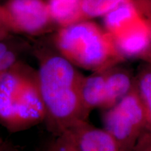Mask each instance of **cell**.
<instances>
[{"mask_svg":"<svg viewBox=\"0 0 151 151\" xmlns=\"http://www.w3.org/2000/svg\"><path fill=\"white\" fill-rule=\"evenodd\" d=\"M106 110L102 117L104 129L116 139L122 151L132 150L143 129L118 105Z\"/></svg>","mask_w":151,"mask_h":151,"instance_id":"7","label":"cell"},{"mask_svg":"<svg viewBox=\"0 0 151 151\" xmlns=\"http://www.w3.org/2000/svg\"><path fill=\"white\" fill-rule=\"evenodd\" d=\"M106 103L104 109L116 104L125 96L134 84L129 73L122 70H106Z\"/></svg>","mask_w":151,"mask_h":151,"instance_id":"10","label":"cell"},{"mask_svg":"<svg viewBox=\"0 0 151 151\" xmlns=\"http://www.w3.org/2000/svg\"><path fill=\"white\" fill-rule=\"evenodd\" d=\"M120 58H139L148 54L150 46V27L143 18L116 36L111 37Z\"/></svg>","mask_w":151,"mask_h":151,"instance_id":"6","label":"cell"},{"mask_svg":"<svg viewBox=\"0 0 151 151\" xmlns=\"http://www.w3.org/2000/svg\"><path fill=\"white\" fill-rule=\"evenodd\" d=\"M138 95L144 107L148 122L151 123V73L146 69L141 73L137 86Z\"/></svg>","mask_w":151,"mask_h":151,"instance_id":"13","label":"cell"},{"mask_svg":"<svg viewBox=\"0 0 151 151\" xmlns=\"http://www.w3.org/2000/svg\"><path fill=\"white\" fill-rule=\"evenodd\" d=\"M46 4L52 21L62 27L81 21L84 18L81 0H48Z\"/></svg>","mask_w":151,"mask_h":151,"instance_id":"11","label":"cell"},{"mask_svg":"<svg viewBox=\"0 0 151 151\" xmlns=\"http://www.w3.org/2000/svg\"><path fill=\"white\" fill-rule=\"evenodd\" d=\"M106 70L96 71L83 79L81 98L84 109L88 113L92 109L105 108Z\"/></svg>","mask_w":151,"mask_h":151,"instance_id":"8","label":"cell"},{"mask_svg":"<svg viewBox=\"0 0 151 151\" xmlns=\"http://www.w3.org/2000/svg\"><path fill=\"white\" fill-rule=\"evenodd\" d=\"M3 6L15 32L38 35L52 22L43 0H6Z\"/></svg>","mask_w":151,"mask_h":151,"instance_id":"4","label":"cell"},{"mask_svg":"<svg viewBox=\"0 0 151 151\" xmlns=\"http://www.w3.org/2000/svg\"><path fill=\"white\" fill-rule=\"evenodd\" d=\"M6 37L4 39L0 40V58L3 55L4 53L8 49L10 48V46L9 45V43L6 41Z\"/></svg>","mask_w":151,"mask_h":151,"instance_id":"17","label":"cell"},{"mask_svg":"<svg viewBox=\"0 0 151 151\" xmlns=\"http://www.w3.org/2000/svg\"><path fill=\"white\" fill-rule=\"evenodd\" d=\"M56 43L64 58L89 70H106L122 60L111 36L91 22L81 20L63 27Z\"/></svg>","mask_w":151,"mask_h":151,"instance_id":"3","label":"cell"},{"mask_svg":"<svg viewBox=\"0 0 151 151\" xmlns=\"http://www.w3.org/2000/svg\"><path fill=\"white\" fill-rule=\"evenodd\" d=\"M146 136L140 139L135 150L134 151H150V134H146Z\"/></svg>","mask_w":151,"mask_h":151,"instance_id":"16","label":"cell"},{"mask_svg":"<svg viewBox=\"0 0 151 151\" xmlns=\"http://www.w3.org/2000/svg\"><path fill=\"white\" fill-rule=\"evenodd\" d=\"M1 30H4L9 32H14L8 14L3 4H0V31Z\"/></svg>","mask_w":151,"mask_h":151,"instance_id":"15","label":"cell"},{"mask_svg":"<svg viewBox=\"0 0 151 151\" xmlns=\"http://www.w3.org/2000/svg\"><path fill=\"white\" fill-rule=\"evenodd\" d=\"M8 33L9 32L4 31V30H1V31H0V40L4 39L5 37H6L7 35H8Z\"/></svg>","mask_w":151,"mask_h":151,"instance_id":"19","label":"cell"},{"mask_svg":"<svg viewBox=\"0 0 151 151\" xmlns=\"http://www.w3.org/2000/svg\"><path fill=\"white\" fill-rule=\"evenodd\" d=\"M37 78L45 118L57 135L86 120L88 113L81 98L83 77L72 63L62 55L46 57L40 61Z\"/></svg>","mask_w":151,"mask_h":151,"instance_id":"1","label":"cell"},{"mask_svg":"<svg viewBox=\"0 0 151 151\" xmlns=\"http://www.w3.org/2000/svg\"><path fill=\"white\" fill-rule=\"evenodd\" d=\"M45 116L37 73L18 62L0 75V123L18 131L39 123Z\"/></svg>","mask_w":151,"mask_h":151,"instance_id":"2","label":"cell"},{"mask_svg":"<svg viewBox=\"0 0 151 151\" xmlns=\"http://www.w3.org/2000/svg\"><path fill=\"white\" fill-rule=\"evenodd\" d=\"M48 151H78V150L65 137L58 135V138L50 146Z\"/></svg>","mask_w":151,"mask_h":151,"instance_id":"14","label":"cell"},{"mask_svg":"<svg viewBox=\"0 0 151 151\" xmlns=\"http://www.w3.org/2000/svg\"><path fill=\"white\" fill-rule=\"evenodd\" d=\"M142 17L134 1L122 3L104 16V24L111 37L130 27Z\"/></svg>","mask_w":151,"mask_h":151,"instance_id":"9","label":"cell"},{"mask_svg":"<svg viewBox=\"0 0 151 151\" xmlns=\"http://www.w3.org/2000/svg\"><path fill=\"white\" fill-rule=\"evenodd\" d=\"M60 135L67 138L78 151H122L108 132L94 127L86 120L76 122Z\"/></svg>","mask_w":151,"mask_h":151,"instance_id":"5","label":"cell"},{"mask_svg":"<svg viewBox=\"0 0 151 151\" xmlns=\"http://www.w3.org/2000/svg\"><path fill=\"white\" fill-rule=\"evenodd\" d=\"M132 0H81V9L84 18L104 17L122 3Z\"/></svg>","mask_w":151,"mask_h":151,"instance_id":"12","label":"cell"},{"mask_svg":"<svg viewBox=\"0 0 151 151\" xmlns=\"http://www.w3.org/2000/svg\"><path fill=\"white\" fill-rule=\"evenodd\" d=\"M2 141H2V140H1V139H0V143H1V142H2Z\"/></svg>","mask_w":151,"mask_h":151,"instance_id":"20","label":"cell"},{"mask_svg":"<svg viewBox=\"0 0 151 151\" xmlns=\"http://www.w3.org/2000/svg\"><path fill=\"white\" fill-rule=\"evenodd\" d=\"M0 151H11L9 148L8 145L6 144L3 141L0 143Z\"/></svg>","mask_w":151,"mask_h":151,"instance_id":"18","label":"cell"}]
</instances>
